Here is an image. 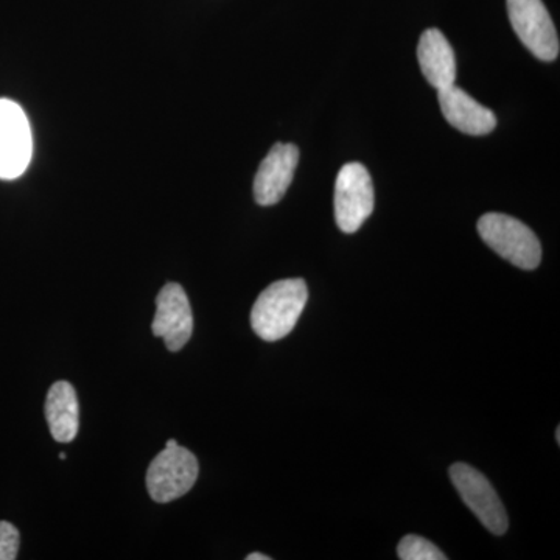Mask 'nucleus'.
I'll return each mask as SVG.
<instances>
[{"mask_svg": "<svg viewBox=\"0 0 560 560\" xmlns=\"http://www.w3.org/2000/svg\"><path fill=\"white\" fill-rule=\"evenodd\" d=\"M308 300L307 283L283 279L261 291L250 312V326L261 340H282L296 326Z\"/></svg>", "mask_w": 560, "mask_h": 560, "instance_id": "f257e3e1", "label": "nucleus"}, {"mask_svg": "<svg viewBox=\"0 0 560 560\" xmlns=\"http://www.w3.org/2000/svg\"><path fill=\"white\" fill-rule=\"evenodd\" d=\"M478 234L490 249L522 270H536L541 260V245L537 235L504 213L490 212L478 221Z\"/></svg>", "mask_w": 560, "mask_h": 560, "instance_id": "f03ea898", "label": "nucleus"}, {"mask_svg": "<svg viewBox=\"0 0 560 560\" xmlns=\"http://www.w3.org/2000/svg\"><path fill=\"white\" fill-rule=\"evenodd\" d=\"M374 184L368 168L360 162L342 165L335 183V220L346 234L363 226L374 210Z\"/></svg>", "mask_w": 560, "mask_h": 560, "instance_id": "7ed1b4c3", "label": "nucleus"}, {"mask_svg": "<svg viewBox=\"0 0 560 560\" xmlns=\"http://www.w3.org/2000/svg\"><path fill=\"white\" fill-rule=\"evenodd\" d=\"M198 459L187 448L165 447L147 471V489L156 503H171L186 495L198 478Z\"/></svg>", "mask_w": 560, "mask_h": 560, "instance_id": "20e7f679", "label": "nucleus"}, {"mask_svg": "<svg viewBox=\"0 0 560 560\" xmlns=\"http://www.w3.org/2000/svg\"><path fill=\"white\" fill-rule=\"evenodd\" d=\"M508 13L515 35L541 61L559 57L558 31L541 0H508Z\"/></svg>", "mask_w": 560, "mask_h": 560, "instance_id": "39448f33", "label": "nucleus"}, {"mask_svg": "<svg viewBox=\"0 0 560 560\" xmlns=\"http://www.w3.org/2000/svg\"><path fill=\"white\" fill-rule=\"evenodd\" d=\"M32 131L24 109L0 98V179H16L32 160Z\"/></svg>", "mask_w": 560, "mask_h": 560, "instance_id": "423d86ee", "label": "nucleus"}, {"mask_svg": "<svg viewBox=\"0 0 560 560\" xmlns=\"http://www.w3.org/2000/svg\"><path fill=\"white\" fill-rule=\"evenodd\" d=\"M451 478L460 499L474 512L475 517L490 533L495 534V536H503L510 523H508L503 503H501L500 497L497 495L488 478L480 471L475 470L474 467L463 463L451 467Z\"/></svg>", "mask_w": 560, "mask_h": 560, "instance_id": "0eeeda50", "label": "nucleus"}, {"mask_svg": "<svg viewBox=\"0 0 560 560\" xmlns=\"http://www.w3.org/2000/svg\"><path fill=\"white\" fill-rule=\"evenodd\" d=\"M151 330L154 337L164 340L172 352H178L189 342L194 334V315L189 298L178 283H167L158 294Z\"/></svg>", "mask_w": 560, "mask_h": 560, "instance_id": "6e6552de", "label": "nucleus"}, {"mask_svg": "<svg viewBox=\"0 0 560 560\" xmlns=\"http://www.w3.org/2000/svg\"><path fill=\"white\" fill-rule=\"evenodd\" d=\"M300 162V149L293 143H276L261 161L254 179V198L260 206H275L293 183Z\"/></svg>", "mask_w": 560, "mask_h": 560, "instance_id": "1a4fd4ad", "label": "nucleus"}, {"mask_svg": "<svg viewBox=\"0 0 560 560\" xmlns=\"http://www.w3.org/2000/svg\"><path fill=\"white\" fill-rule=\"evenodd\" d=\"M438 98H440L442 116L453 128L464 135L486 136L495 130V114L456 84L438 90Z\"/></svg>", "mask_w": 560, "mask_h": 560, "instance_id": "9d476101", "label": "nucleus"}, {"mask_svg": "<svg viewBox=\"0 0 560 560\" xmlns=\"http://www.w3.org/2000/svg\"><path fill=\"white\" fill-rule=\"evenodd\" d=\"M420 70L431 86L436 90L452 86L456 80V58L451 43L438 28H429L419 40Z\"/></svg>", "mask_w": 560, "mask_h": 560, "instance_id": "9b49d317", "label": "nucleus"}, {"mask_svg": "<svg viewBox=\"0 0 560 560\" xmlns=\"http://www.w3.org/2000/svg\"><path fill=\"white\" fill-rule=\"evenodd\" d=\"M44 411H46L47 423L55 441L75 440L80 427V408L75 389L69 382H57L51 385Z\"/></svg>", "mask_w": 560, "mask_h": 560, "instance_id": "f8f14e48", "label": "nucleus"}, {"mask_svg": "<svg viewBox=\"0 0 560 560\" xmlns=\"http://www.w3.org/2000/svg\"><path fill=\"white\" fill-rule=\"evenodd\" d=\"M397 555L401 560H447V556L436 545L415 534L400 540Z\"/></svg>", "mask_w": 560, "mask_h": 560, "instance_id": "ddd939ff", "label": "nucleus"}, {"mask_svg": "<svg viewBox=\"0 0 560 560\" xmlns=\"http://www.w3.org/2000/svg\"><path fill=\"white\" fill-rule=\"evenodd\" d=\"M20 530L9 522H0V560H14L20 551Z\"/></svg>", "mask_w": 560, "mask_h": 560, "instance_id": "4468645a", "label": "nucleus"}, {"mask_svg": "<svg viewBox=\"0 0 560 560\" xmlns=\"http://www.w3.org/2000/svg\"><path fill=\"white\" fill-rule=\"evenodd\" d=\"M270 556L261 555V552H253V555L246 556V560H270Z\"/></svg>", "mask_w": 560, "mask_h": 560, "instance_id": "2eb2a0df", "label": "nucleus"}, {"mask_svg": "<svg viewBox=\"0 0 560 560\" xmlns=\"http://www.w3.org/2000/svg\"><path fill=\"white\" fill-rule=\"evenodd\" d=\"M175 445H178V442L175 440H168L167 444H165V447H175Z\"/></svg>", "mask_w": 560, "mask_h": 560, "instance_id": "dca6fc26", "label": "nucleus"}, {"mask_svg": "<svg viewBox=\"0 0 560 560\" xmlns=\"http://www.w3.org/2000/svg\"><path fill=\"white\" fill-rule=\"evenodd\" d=\"M68 456H66V453H60V459H66Z\"/></svg>", "mask_w": 560, "mask_h": 560, "instance_id": "f3484780", "label": "nucleus"}]
</instances>
